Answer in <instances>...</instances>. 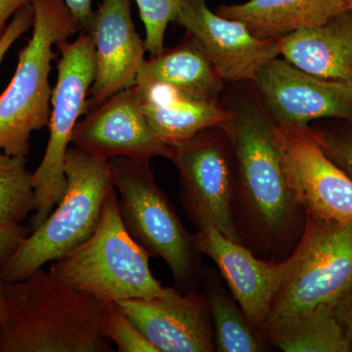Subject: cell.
I'll list each match as a JSON object with an SVG mask.
<instances>
[{
  "label": "cell",
  "instance_id": "15",
  "mask_svg": "<svg viewBox=\"0 0 352 352\" xmlns=\"http://www.w3.org/2000/svg\"><path fill=\"white\" fill-rule=\"evenodd\" d=\"M72 145L99 159L124 157L151 161L170 160L171 147L155 135L140 107L134 88L118 92L78 120Z\"/></svg>",
  "mask_w": 352,
  "mask_h": 352
},
{
  "label": "cell",
  "instance_id": "19",
  "mask_svg": "<svg viewBox=\"0 0 352 352\" xmlns=\"http://www.w3.org/2000/svg\"><path fill=\"white\" fill-rule=\"evenodd\" d=\"M347 9L349 0H249L223 4L215 13L239 21L258 38L270 39L320 25Z\"/></svg>",
  "mask_w": 352,
  "mask_h": 352
},
{
  "label": "cell",
  "instance_id": "24",
  "mask_svg": "<svg viewBox=\"0 0 352 352\" xmlns=\"http://www.w3.org/2000/svg\"><path fill=\"white\" fill-rule=\"evenodd\" d=\"M187 0H135L146 31L145 48L151 57L164 51V36Z\"/></svg>",
  "mask_w": 352,
  "mask_h": 352
},
{
  "label": "cell",
  "instance_id": "33",
  "mask_svg": "<svg viewBox=\"0 0 352 352\" xmlns=\"http://www.w3.org/2000/svg\"><path fill=\"white\" fill-rule=\"evenodd\" d=\"M349 9H352V0H349Z\"/></svg>",
  "mask_w": 352,
  "mask_h": 352
},
{
  "label": "cell",
  "instance_id": "12",
  "mask_svg": "<svg viewBox=\"0 0 352 352\" xmlns=\"http://www.w3.org/2000/svg\"><path fill=\"white\" fill-rule=\"evenodd\" d=\"M175 22L199 43L224 82H252L280 56L279 38H256L239 21L212 12L206 0H187Z\"/></svg>",
  "mask_w": 352,
  "mask_h": 352
},
{
  "label": "cell",
  "instance_id": "17",
  "mask_svg": "<svg viewBox=\"0 0 352 352\" xmlns=\"http://www.w3.org/2000/svg\"><path fill=\"white\" fill-rule=\"evenodd\" d=\"M133 88L148 124L170 147L206 129L221 127L229 118L221 102L199 98L166 83H142Z\"/></svg>",
  "mask_w": 352,
  "mask_h": 352
},
{
  "label": "cell",
  "instance_id": "13",
  "mask_svg": "<svg viewBox=\"0 0 352 352\" xmlns=\"http://www.w3.org/2000/svg\"><path fill=\"white\" fill-rule=\"evenodd\" d=\"M195 244L214 261L234 300L261 337L271 305L288 272L291 258L266 261L244 245L229 239L214 226L198 229Z\"/></svg>",
  "mask_w": 352,
  "mask_h": 352
},
{
  "label": "cell",
  "instance_id": "2",
  "mask_svg": "<svg viewBox=\"0 0 352 352\" xmlns=\"http://www.w3.org/2000/svg\"><path fill=\"white\" fill-rule=\"evenodd\" d=\"M104 307L43 268L4 281L0 352H112L102 333Z\"/></svg>",
  "mask_w": 352,
  "mask_h": 352
},
{
  "label": "cell",
  "instance_id": "31",
  "mask_svg": "<svg viewBox=\"0 0 352 352\" xmlns=\"http://www.w3.org/2000/svg\"><path fill=\"white\" fill-rule=\"evenodd\" d=\"M335 312L340 323L344 328L347 342H349V349L352 352V303L339 308Z\"/></svg>",
  "mask_w": 352,
  "mask_h": 352
},
{
  "label": "cell",
  "instance_id": "20",
  "mask_svg": "<svg viewBox=\"0 0 352 352\" xmlns=\"http://www.w3.org/2000/svg\"><path fill=\"white\" fill-rule=\"evenodd\" d=\"M162 82L199 98L220 102L224 82L195 39L187 34L182 44L145 60L135 85Z\"/></svg>",
  "mask_w": 352,
  "mask_h": 352
},
{
  "label": "cell",
  "instance_id": "25",
  "mask_svg": "<svg viewBox=\"0 0 352 352\" xmlns=\"http://www.w3.org/2000/svg\"><path fill=\"white\" fill-rule=\"evenodd\" d=\"M102 333L119 352H157L118 302H105Z\"/></svg>",
  "mask_w": 352,
  "mask_h": 352
},
{
  "label": "cell",
  "instance_id": "1",
  "mask_svg": "<svg viewBox=\"0 0 352 352\" xmlns=\"http://www.w3.org/2000/svg\"><path fill=\"white\" fill-rule=\"evenodd\" d=\"M222 105L229 118L221 129L235 164L233 217L240 243L258 258L283 261L295 251L307 214L285 173L270 119L254 85H242Z\"/></svg>",
  "mask_w": 352,
  "mask_h": 352
},
{
  "label": "cell",
  "instance_id": "21",
  "mask_svg": "<svg viewBox=\"0 0 352 352\" xmlns=\"http://www.w3.org/2000/svg\"><path fill=\"white\" fill-rule=\"evenodd\" d=\"M264 344L285 352H351L346 333L335 310L314 308L261 336Z\"/></svg>",
  "mask_w": 352,
  "mask_h": 352
},
{
  "label": "cell",
  "instance_id": "23",
  "mask_svg": "<svg viewBox=\"0 0 352 352\" xmlns=\"http://www.w3.org/2000/svg\"><path fill=\"white\" fill-rule=\"evenodd\" d=\"M27 157L0 153V226H21L36 207Z\"/></svg>",
  "mask_w": 352,
  "mask_h": 352
},
{
  "label": "cell",
  "instance_id": "14",
  "mask_svg": "<svg viewBox=\"0 0 352 352\" xmlns=\"http://www.w3.org/2000/svg\"><path fill=\"white\" fill-rule=\"evenodd\" d=\"M118 303L157 352L214 351V326L203 293L164 287L161 296Z\"/></svg>",
  "mask_w": 352,
  "mask_h": 352
},
{
  "label": "cell",
  "instance_id": "6",
  "mask_svg": "<svg viewBox=\"0 0 352 352\" xmlns=\"http://www.w3.org/2000/svg\"><path fill=\"white\" fill-rule=\"evenodd\" d=\"M289 258L261 339L264 333L314 308L327 307L336 311L352 303V220L307 215L302 238Z\"/></svg>",
  "mask_w": 352,
  "mask_h": 352
},
{
  "label": "cell",
  "instance_id": "11",
  "mask_svg": "<svg viewBox=\"0 0 352 352\" xmlns=\"http://www.w3.org/2000/svg\"><path fill=\"white\" fill-rule=\"evenodd\" d=\"M252 83L275 124L352 122V83L318 78L279 57L264 65Z\"/></svg>",
  "mask_w": 352,
  "mask_h": 352
},
{
  "label": "cell",
  "instance_id": "3",
  "mask_svg": "<svg viewBox=\"0 0 352 352\" xmlns=\"http://www.w3.org/2000/svg\"><path fill=\"white\" fill-rule=\"evenodd\" d=\"M67 188L41 226L24 238L0 268L6 282L29 277L46 263L63 258L94 233L113 186L109 161L69 148Z\"/></svg>",
  "mask_w": 352,
  "mask_h": 352
},
{
  "label": "cell",
  "instance_id": "26",
  "mask_svg": "<svg viewBox=\"0 0 352 352\" xmlns=\"http://www.w3.org/2000/svg\"><path fill=\"white\" fill-rule=\"evenodd\" d=\"M310 126L326 156L352 180V122Z\"/></svg>",
  "mask_w": 352,
  "mask_h": 352
},
{
  "label": "cell",
  "instance_id": "32",
  "mask_svg": "<svg viewBox=\"0 0 352 352\" xmlns=\"http://www.w3.org/2000/svg\"><path fill=\"white\" fill-rule=\"evenodd\" d=\"M3 283L4 280L2 278L1 271H0V320H1L2 307H3Z\"/></svg>",
  "mask_w": 352,
  "mask_h": 352
},
{
  "label": "cell",
  "instance_id": "27",
  "mask_svg": "<svg viewBox=\"0 0 352 352\" xmlns=\"http://www.w3.org/2000/svg\"><path fill=\"white\" fill-rule=\"evenodd\" d=\"M34 21V11L32 4L23 7L13 16L12 21L9 23L6 32L0 38V66L11 46L23 34L32 28Z\"/></svg>",
  "mask_w": 352,
  "mask_h": 352
},
{
  "label": "cell",
  "instance_id": "16",
  "mask_svg": "<svg viewBox=\"0 0 352 352\" xmlns=\"http://www.w3.org/2000/svg\"><path fill=\"white\" fill-rule=\"evenodd\" d=\"M89 34L96 50V75L88 94L87 112L135 85L146 51L132 20L131 0H103Z\"/></svg>",
  "mask_w": 352,
  "mask_h": 352
},
{
  "label": "cell",
  "instance_id": "18",
  "mask_svg": "<svg viewBox=\"0 0 352 352\" xmlns=\"http://www.w3.org/2000/svg\"><path fill=\"white\" fill-rule=\"evenodd\" d=\"M280 56L308 74L352 83V9L279 38Z\"/></svg>",
  "mask_w": 352,
  "mask_h": 352
},
{
  "label": "cell",
  "instance_id": "7",
  "mask_svg": "<svg viewBox=\"0 0 352 352\" xmlns=\"http://www.w3.org/2000/svg\"><path fill=\"white\" fill-rule=\"evenodd\" d=\"M109 164L127 232L150 256L168 264L178 291L196 292L203 266L195 234L185 228L173 204L157 186L150 161L118 157L109 160Z\"/></svg>",
  "mask_w": 352,
  "mask_h": 352
},
{
  "label": "cell",
  "instance_id": "28",
  "mask_svg": "<svg viewBox=\"0 0 352 352\" xmlns=\"http://www.w3.org/2000/svg\"><path fill=\"white\" fill-rule=\"evenodd\" d=\"M31 233V229L21 226H0V267L12 256L21 241Z\"/></svg>",
  "mask_w": 352,
  "mask_h": 352
},
{
  "label": "cell",
  "instance_id": "5",
  "mask_svg": "<svg viewBox=\"0 0 352 352\" xmlns=\"http://www.w3.org/2000/svg\"><path fill=\"white\" fill-rule=\"evenodd\" d=\"M150 256L135 242L120 219L117 190L106 198L94 233L50 272L71 288L104 302L161 296L164 287L153 275Z\"/></svg>",
  "mask_w": 352,
  "mask_h": 352
},
{
  "label": "cell",
  "instance_id": "9",
  "mask_svg": "<svg viewBox=\"0 0 352 352\" xmlns=\"http://www.w3.org/2000/svg\"><path fill=\"white\" fill-rule=\"evenodd\" d=\"M170 160L179 175L183 210L197 230L214 226L240 243L233 217L235 164L226 131L217 126L200 132L171 147Z\"/></svg>",
  "mask_w": 352,
  "mask_h": 352
},
{
  "label": "cell",
  "instance_id": "30",
  "mask_svg": "<svg viewBox=\"0 0 352 352\" xmlns=\"http://www.w3.org/2000/svg\"><path fill=\"white\" fill-rule=\"evenodd\" d=\"M34 0H0V38L6 32L7 22L23 7L30 6Z\"/></svg>",
  "mask_w": 352,
  "mask_h": 352
},
{
  "label": "cell",
  "instance_id": "29",
  "mask_svg": "<svg viewBox=\"0 0 352 352\" xmlns=\"http://www.w3.org/2000/svg\"><path fill=\"white\" fill-rule=\"evenodd\" d=\"M69 10L73 14L80 32H90L94 23V13L92 8L94 0H64Z\"/></svg>",
  "mask_w": 352,
  "mask_h": 352
},
{
  "label": "cell",
  "instance_id": "4",
  "mask_svg": "<svg viewBox=\"0 0 352 352\" xmlns=\"http://www.w3.org/2000/svg\"><path fill=\"white\" fill-rule=\"evenodd\" d=\"M34 21L18 66L0 95V149L10 156L27 157L31 136L50 124L51 64L54 47L80 32L64 0H34Z\"/></svg>",
  "mask_w": 352,
  "mask_h": 352
},
{
  "label": "cell",
  "instance_id": "10",
  "mask_svg": "<svg viewBox=\"0 0 352 352\" xmlns=\"http://www.w3.org/2000/svg\"><path fill=\"white\" fill-rule=\"evenodd\" d=\"M287 180L305 214L352 220V180L322 150L311 126L275 124Z\"/></svg>",
  "mask_w": 352,
  "mask_h": 352
},
{
  "label": "cell",
  "instance_id": "22",
  "mask_svg": "<svg viewBox=\"0 0 352 352\" xmlns=\"http://www.w3.org/2000/svg\"><path fill=\"white\" fill-rule=\"evenodd\" d=\"M201 283L214 326V351H263L265 344L214 273L203 270Z\"/></svg>",
  "mask_w": 352,
  "mask_h": 352
},
{
  "label": "cell",
  "instance_id": "8",
  "mask_svg": "<svg viewBox=\"0 0 352 352\" xmlns=\"http://www.w3.org/2000/svg\"><path fill=\"white\" fill-rule=\"evenodd\" d=\"M56 85L52 91L50 139L38 168L32 173L36 207L31 231L50 217L67 188L65 162L72 135L80 118L87 112L90 87L96 75V50L94 36L80 32L74 43L60 44Z\"/></svg>",
  "mask_w": 352,
  "mask_h": 352
}]
</instances>
